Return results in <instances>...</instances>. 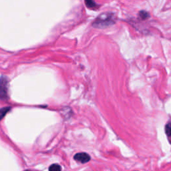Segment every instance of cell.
Returning a JSON list of instances; mask_svg holds the SVG:
<instances>
[{
	"mask_svg": "<svg viewBox=\"0 0 171 171\" xmlns=\"http://www.w3.org/2000/svg\"><path fill=\"white\" fill-rule=\"evenodd\" d=\"M116 22V16L113 13H103L94 21L92 26L96 28H105L114 25Z\"/></svg>",
	"mask_w": 171,
	"mask_h": 171,
	"instance_id": "1",
	"label": "cell"
},
{
	"mask_svg": "<svg viewBox=\"0 0 171 171\" xmlns=\"http://www.w3.org/2000/svg\"><path fill=\"white\" fill-rule=\"evenodd\" d=\"M165 132L167 136V138H168V140L171 144V123H169L166 125Z\"/></svg>",
	"mask_w": 171,
	"mask_h": 171,
	"instance_id": "5",
	"label": "cell"
},
{
	"mask_svg": "<svg viewBox=\"0 0 171 171\" xmlns=\"http://www.w3.org/2000/svg\"><path fill=\"white\" fill-rule=\"evenodd\" d=\"M61 166L58 164H54L49 167V171H61Z\"/></svg>",
	"mask_w": 171,
	"mask_h": 171,
	"instance_id": "7",
	"label": "cell"
},
{
	"mask_svg": "<svg viewBox=\"0 0 171 171\" xmlns=\"http://www.w3.org/2000/svg\"><path fill=\"white\" fill-rule=\"evenodd\" d=\"M86 6L90 9H96L98 8V5H97L94 0H85Z\"/></svg>",
	"mask_w": 171,
	"mask_h": 171,
	"instance_id": "4",
	"label": "cell"
},
{
	"mask_svg": "<svg viewBox=\"0 0 171 171\" xmlns=\"http://www.w3.org/2000/svg\"><path fill=\"white\" fill-rule=\"evenodd\" d=\"M11 109L10 107H3L2 109H0V120L5 116V114Z\"/></svg>",
	"mask_w": 171,
	"mask_h": 171,
	"instance_id": "6",
	"label": "cell"
},
{
	"mask_svg": "<svg viewBox=\"0 0 171 171\" xmlns=\"http://www.w3.org/2000/svg\"><path fill=\"white\" fill-rule=\"evenodd\" d=\"M139 15H140V17L143 20H146L149 17V14L145 11L140 12V13H139Z\"/></svg>",
	"mask_w": 171,
	"mask_h": 171,
	"instance_id": "8",
	"label": "cell"
},
{
	"mask_svg": "<svg viewBox=\"0 0 171 171\" xmlns=\"http://www.w3.org/2000/svg\"><path fill=\"white\" fill-rule=\"evenodd\" d=\"M27 171H30V170H27Z\"/></svg>",
	"mask_w": 171,
	"mask_h": 171,
	"instance_id": "9",
	"label": "cell"
},
{
	"mask_svg": "<svg viewBox=\"0 0 171 171\" xmlns=\"http://www.w3.org/2000/svg\"><path fill=\"white\" fill-rule=\"evenodd\" d=\"M74 159L76 161L81 162L82 164H85L90 161V156L87 153L81 152L75 155Z\"/></svg>",
	"mask_w": 171,
	"mask_h": 171,
	"instance_id": "3",
	"label": "cell"
},
{
	"mask_svg": "<svg viewBox=\"0 0 171 171\" xmlns=\"http://www.w3.org/2000/svg\"><path fill=\"white\" fill-rule=\"evenodd\" d=\"M8 79L5 76L0 78V100L8 99Z\"/></svg>",
	"mask_w": 171,
	"mask_h": 171,
	"instance_id": "2",
	"label": "cell"
}]
</instances>
